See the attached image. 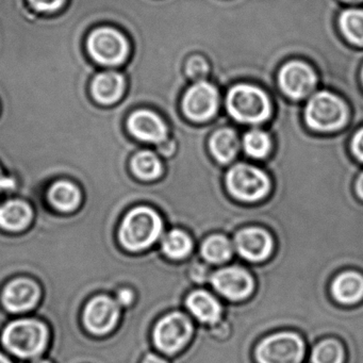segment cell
Wrapping results in <instances>:
<instances>
[{"instance_id":"29","label":"cell","mask_w":363,"mask_h":363,"mask_svg":"<svg viewBox=\"0 0 363 363\" xmlns=\"http://www.w3.org/2000/svg\"><path fill=\"white\" fill-rule=\"evenodd\" d=\"M65 0H29L30 5L40 12H55L60 9Z\"/></svg>"},{"instance_id":"9","label":"cell","mask_w":363,"mask_h":363,"mask_svg":"<svg viewBox=\"0 0 363 363\" xmlns=\"http://www.w3.org/2000/svg\"><path fill=\"white\" fill-rule=\"evenodd\" d=\"M118 303L107 296L92 299L84 310V324L91 333L103 335L111 330L118 320Z\"/></svg>"},{"instance_id":"25","label":"cell","mask_w":363,"mask_h":363,"mask_svg":"<svg viewBox=\"0 0 363 363\" xmlns=\"http://www.w3.org/2000/svg\"><path fill=\"white\" fill-rule=\"evenodd\" d=\"M340 23L348 40L356 44H363V11L347 10L342 14Z\"/></svg>"},{"instance_id":"15","label":"cell","mask_w":363,"mask_h":363,"mask_svg":"<svg viewBox=\"0 0 363 363\" xmlns=\"http://www.w3.org/2000/svg\"><path fill=\"white\" fill-rule=\"evenodd\" d=\"M128 129L142 141L160 143L165 139L167 128L162 121L150 111L140 110L131 114L128 120Z\"/></svg>"},{"instance_id":"31","label":"cell","mask_w":363,"mask_h":363,"mask_svg":"<svg viewBox=\"0 0 363 363\" xmlns=\"http://www.w3.org/2000/svg\"><path fill=\"white\" fill-rule=\"evenodd\" d=\"M16 184L13 180L10 178L4 177L1 171H0V192L3 190H9V189H13Z\"/></svg>"},{"instance_id":"24","label":"cell","mask_w":363,"mask_h":363,"mask_svg":"<svg viewBox=\"0 0 363 363\" xmlns=\"http://www.w3.org/2000/svg\"><path fill=\"white\" fill-rule=\"evenodd\" d=\"M163 252L174 259L186 257L192 250L190 238L180 230H173L163 240Z\"/></svg>"},{"instance_id":"8","label":"cell","mask_w":363,"mask_h":363,"mask_svg":"<svg viewBox=\"0 0 363 363\" xmlns=\"http://www.w3.org/2000/svg\"><path fill=\"white\" fill-rule=\"evenodd\" d=\"M192 333V324L182 313L165 316L155 328L154 340L157 347L167 354L178 352L186 345Z\"/></svg>"},{"instance_id":"35","label":"cell","mask_w":363,"mask_h":363,"mask_svg":"<svg viewBox=\"0 0 363 363\" xmlns=\"http://www.w3.org/2000/svg\"><path fill=\"white\" fill-rule=\"evenodd\" d=\"M0 363H11L4 354H0Z\"/></svg>"},{"instance_id":"38","label":"cell","mask_w":363,"mask_h":363,"mask_svg":"<svg viewBox=\"0 0 363 363\" xmlns=\"http://www.w3.org/2000/svg\"><path fill=\"white\" fill-rule=\"evenodd\" d=\"M362 77H363V74H362Z\"/></svg>"},{"instance_id":"26","label":"cell","mask_w":363,"mask_h":363,"mask_svg":"<svg viewBox=\"0 0 363 363\" xmlns=\"http://www.w3.org/2000/svg\"><path fill=\"white\" fill-rule=\"evenodd\" d=\"M343 350L335 340H327L314 348L312 363H342Z\"/></svg>"},{"instance_id":"30","label":"cell","mask_w":363,"mask_h":363,"mask_svg":"<svg viewBox=\"0 0 363 363\" xmlns=\"http://www.w3.org/2000/svg\"><path fill=\"white\" fill-rule=\"evenodd\" d=\"M352 152L363 162V129L354 135L352 144Z\"/></svg>"},{"instance_id":"2","label":"cell","mask_w":363,"mask_h":363,"mask_svg":"<svg viewBox=\"0 0 363 363\" xmlns=\"http://www.w3.org/2000/svg\"><path fill=\"white\" fill-rule=\"evenodd\" d=\"M48 328L33 320H20L11 323L4 331L3 342L14 354L31 358L43 352L48 343Z\"/></svg>"},{"instance_id":"36","label":"cell","mask_w":363,"mask_h":363,"mask_svg":"<svg viewBox=\"0 0 363 363\" xmlns=\"http://www.w3.org/2000/svg\"><path fill=\"white\" fill-rule=\"evenodd\" d=\"M35 363H50V362H48V361L40 360V361H37V362H35Z\"/></svg>"},{"instance_id":"11","label":"cell","mask_w":363,"mask_h":363,"mask_svg":"<svg viewBox=\"0 0 363 363\" xmlns=\"http://www.w3.org/2000/svg\"><path fill=\"white\" fill-rule=\"evenodd\" d=\"M212 284L220 294L233 301L245 298L254 289L252 277L238 267L220 269L214 274Z\"/></svg>"},{"instance_id":"27","label":"cell","mask_w":363,"mask_h":363,"mask_svg":"<svg viewBox=\"0 0 363 363\" xmlns=\"http://www.w3.org/2000/svg\"><path fill=\"white\" fill-rule=\"evenodd\" d=\"M244 148L250 156L263 158L271 150V140L267 133L252 130L244 138Z\"/></svg>"},{"instance_id":"6","label":"cell","mask_w":363,"mask_h":363,"mask_svg":"<svg viewBox=\"0 0 363 363\" xmlns=\"http://www.w3.org/2000/svg\"><path fill=\"white\" fill-rule=\"evenodd\" d=\"M307 123L318 130L340 128L346 120V108L335 95L322 92L314 95L306 110Z\"/></svg>"},{"instance_id":"32","label":"cell","mask_w":363,"mask_h":363,"mask_svg":"<svg viewBox=\"0 0 363 363\" xmlns=\"http://www.w3.org/2000/svg\"><path fill=\"white\" fill-rule=\"evenodd\" d=\"M133 293L129 290H123L121 291L120 294H118V301H120L122 305H129L133 301Z\"/></svg>"},{"instance_id":"12","label":"cell","mask_w":363,"mask_h":363,"mask_svg":"<svg viewBox=\"0 0 363 363\" xmlns=\"http://www.w3.org/2000/svg\"><path fill=\"white\" fill-rule=\"evenodd\" d=\"M280 86L292 99L306 96L315 84V75L312 69L301 62H291L280 72Z\"/></svg>"},{"instance_id":"17","label":"cell","mask_w":363,"mask_h":363,"mask_svg":"<svg viewBox=\"0 0 363 363\" xmlns=\"http://www.w3.org/2000/svg\"><path fill=\"white\" fill-rule=\"evenodd\" d=\"M31 218V208L24 201H8L0 207V227L6 230H23L30 223Z\"/></svg>"},{"instance_id":"37","label":"cell","mask_w":363,"mask_h":363,"mask_svg":"<svg viewBox=\"0 0 363 363\" xmlns=\"http://www.w3.org/2000/svg\"><path fill=\"white\" fill-rule=\"evenodd\" d=\"M347 1H360V0H347Z\"/></svg>"},{"instance_id":"13","label":"cell","mask_w":363,"mask_h":363,"mask_svg":"<svg viewBox=\"0 0 363 363\" xmlns=\"http://www.w3.org/2000/svg\"><path fill=\"white\" fill-rule=\"evenodd\" d=\"M235 247L244 258L250 261H261L271 254L273 241L264 230L245 229L238 233Z\"/></svg>"},{"instance_id":"18","label":"cell","mask_w":363,"mask_h":363,"mask_svg":"<svg viewBox=\"0 0 363 363\" xmlns=\"http://www.w3.org/2000/svg\"><path fill=\"white\" fill-rule=\"evenodd\" d=\"M186 305L190 311L201 322L213 324L220 320L222 312L220 303L205 291L193 292L186 299Z\"/></svg>"},{"instance_id":"33","label":"cell","mask_w":363,"mask_h":363,"mask_svg":"<svg viewBox=\"0 0 363 363\" xmlns=\"http://www.w3.org/2000/svg\"><path fill=\"white\" fill-rule=\"evenodd\" d=\"M143 363H167L162 359L159 358V357L155 356V354H148L146 357L145 360H144Z\"/></svg>"},{"instance_id":"4","label":"cell","mask_w":363,"mask_h":363,"mask_svg":"<svg viewBox=\"0 0 363 363\" xmlns=\"http://www.w3.org/2000/svg\"><path fill=\"white\" fill-rule=\"evenodd\" d=\"M88 50L97 62L114 67L124 62L128 54V43L116 29L103 27L91 33Z\"/></svg>"},{"instance_id":"10","label":"cell","mask_w":363,"mask_h":363,"mask_svg":"<svg viewBox=\"0 0 363 363\" xmlns=\"http://www.w3.org/2000/svg\"><path fill=\"white\" fill-rule=\"evenodd\" d=\"M218 101V93L213 86L206 82H199L184 96V111L192 120H208L216 113Z\"/></svg>"},{"instance_id":"14","label":"cell","mask_w":363,"mask_h":363,"mask_svg":"<svg viewBox=\"0 0 363 363\" xmlns=\"http://www.w3.org/2000/svg\"><path fill=\"white\" fill-rule=\"evenodd\" d=\"M40 290L30 280H14L8 284L3 295L6 308L11 312H23L31 309L37 303Z\"/></svg>"},{"instance_id":"19","label":"cell","mask_w":363,"mask_h":363,"mask_svg":"<svg viewBox=\"0 0 363 363\" xmlns=\"http://www.w3.org/2000/svg\"><path fill=\"white\" fill-rule=\"evenodd\" d=\"M333 293L343 303H354L363 297V277L354 272L342 274L333 284Z\"/></svg>"},{"instance_id":"23","label":"cell","mask_w":363,"mask_h":363,"mask_svg":"<svg viewBox=\"0 0 363 363\" xmlns=\"http://www.w3.org/2000/svg\"><path fill=\"white\" fill-rule=\"evenodd\" d=\"M133 169L141 179L152 180L162 172L160 161L150 152H141L133 158Z\"/></svg>"},{"instance_id":"7","label":"cell","mask_w":363,"mask_h":363,"mask_svg":"<svg viewBox=\"0 0 363 363\" xmlns=\"http://www.w3.org/2000/svg\"><path fill=\"white\" fill-rule=\"evenodd\" d=\"M305 346L295 333L271 335L257 348L259 363H301Z\"/></svg>"},{"instance_id":"20","label":"cell","mask_w":363,"mask_h":363,"mask_svg":"<svg viewBox=\"0 0 363 363\" xmlns=\"http://www.w3.org/2000/svg\"><path fill=\"white\" fill-rule=\"evenodd\" d=\"M48 197L56 209L69 212L75 210L79 205L80 192L71 182L61 180L52 184L48 193Z\"/></svg>"},{"instance_id":"5","label":"cell","mask_w":363,"mask_h":363,"mask_svg":"<svg viewBox=\"0 0 363 363\" xmlns=\"http://www.w3.org/2000/svg\"><path fill=\"white\" fill-rule=\"evenodd\" d=\"M227 186L233 196L246 201L262 199L269 190V180L263 172L250 165L238 164L227 174Z\"/></svg>"},{"instance_id":"22","label":"cell","mask_w":363,"mask_h":363,"mask_svg":"<svg viewBox=\"0 0 363 363\" xmlns=\"http://www.w3.org/2000/svg\"><path fill=\"white\" fill-rule=\"evenodd\" d=\"M203 258L212 263H222L233 255L230 243L226 238L214 235L203 243L201 248Z\"/></svg>"},{"instance_id":"16","label":"cell","mask_w":363,"mask_h":363,"mask_svg":"<svg viewBox=\"0 0 363 363\" xmlns=\"http://www.w3.org/2000/svg\"><path fill=\"white\" fill-rule=\"evenodd\" d=\"M125 80L116 72H105L95 77L92 94L99 103L110 105L116 103L124 92Z\"/></svg>"},{"instance_id":"1","label":"cell","mask_w":363,"mask_h":363,"mask_svg":"<svg viewBox=\"0 0 363 363\" xmlns=\"http://www.w3.org/2000/svg\"><path fill=\"white\" fill-rule=\"evenodd\" d=\"M162 231L160 216L147 207L133 209L125 218L120 229V240L129 250H141L152 245Z\"/></svg>"},{"instance_id":"34","label":"cell","mask_w":363,"mask_h":363,"mask_svg":"<svg viewBox=\"0 0 363 363\" xmlns=\"http://www.w3.org/2000/svg\"><path fill=\"white\" fill-rule=\"evenodd\" d=\"M357 192H358L359 196L363 199V174L357 182Z\"/></svg>"},{"instance_id":"28","label":"cell","mask_w":363,"mask_h":363,"mask_svg":"<svg viewBox=\"0 0 363 363\" xmlns=\"http://www.w3.org/2000/svg\"><path fill=\"white\" fill-rule=\"evenodd\" d=\"M208 67L207 63L203 59L196 57V58L191 59L186 67L189 76L191 78H201L207 74Z\"/></svg>"},{"instance_id":"21","label":"cell","mask_w":363,"mask_h":363,"mask_svg":"<svg viewBox=\"0 0 363 363\" xmlns=\"http://www.w3.org/2000/svg\"><path fill=\"white\" fill-rule=\"evenodd\" d=\"M237 135L229 129L218 131L211 139V150L220 162L227 163L233 160L238 150Z\"/></svg>"},{"instance_id":"3","label":"cell","mask_w":363,"mask_h":363,"mask_svg":"<svg viewBox=\"0 0 363 363\" xmlns=\"http://www.w3.org/2000/svg\"><path fill=\"white\" fill-rule=\"evenodd\" d=\"M229 113L240 122L260 123L271 113V105L264 93L252 86H235L227 97Z\"/></svg>"}]
</instances>
